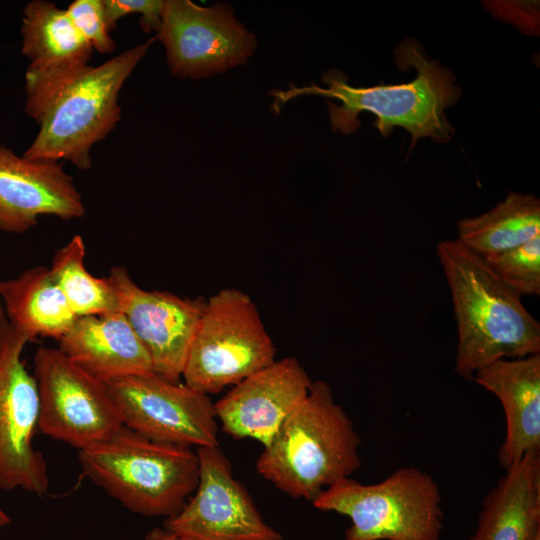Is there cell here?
<instances>
[{"label":"cell","instance_id":"obj_1","mask_svg":"<svg viewBox=\"0 0 540 540\" xmlns=\"http://www.w3.org/2000/svg\"><path fill=\"white\" fill-rule=\"evenodd\" d=\"M395 62L401 70L415 68L417 75L408 83L354 87L347 83L346 75L331 69L322 76L327 88L314 84L290 86L287 90L272 91V109L279 112L288 101L303 95H318L341 102H328L329 118L334 132L350 134L358 130V115L363 111L376 116L374 126L382 136H388L399 126L410 132L413 145L423 137L447 142L454 128L447 121L444 111L461 97L462 90L452 72L436 60H429L421 47L406 39L395 50Z\"/></svg>","mask_w":540,"mask_h":540},{"label":"cell","instance_id":"obj_2","mask_svg":"<svg viewBox=\"0 0 540 540\" xmlns=\"http://www.w3.org/2000/svg\"><path fill=\"white\" fill-rule=\"evenodd\" d=\"M156 38L134 46L99 66H86L58 79L25 84L26 114L39 131L23 156L66 160L81 170L92 167L91 149L121 119L120 90Z\"/></svg>","mask_w":540,"mask_h":540},{"label":"cell","instance_id":"obj_3","mask_svg":"<svg viewBox=\"0 0 540 540\" xmlns=\"http://www.w3.org/2000/svg\"><path fill=\"white\" fill-rule=\"evenodd\" d=\"M457 324L455 371L464 379L498 360L540 354V323L521 295L455 240L437 245Z\"/></svg>","mask_w":540,"mask_h":540},{"label":"cell","instance_id":"obj_4","mask_svg":"<svg viewBox=\"0 0 540 540\" xmlns=\"http://www.w3.org/2000/svg\"><path fill=\"white\" fill-rule=\"evenodd\" d=\"M361 438L330 386L312 381L256 462L259 475L293 497L313 501L361 466Z\"/></svg>","mask_w":540,"mask_h":540},{"label":"cell","instance_id":"obj_5","mask_svg":"<svg viewBox=\"0 0 540 540\" xmlns=\"http://www.w3.org/2000/svg\"><path fill=\"white\" fill-rule=\"evenodd\" d=\"M83 475L134 513L177 514L196 489L199 461L191 448L150 440L122 425L78 451Z\"/></svg>","mask_w":540,"mask_h":540},{"label":"cell","instance_id":"obj_6","mask_svg":"<svg viewBox=\"0 0 540 540\" xmlns=\"http://www.w3.org/2000/svg\"><path fill=\"white\" fill-rule=\"evenodd\" d=\"M312 504L350 518L345 540H440L443 529L440 488L416 467H401L375 484L342 479Z\"/></svg>","mask_w":540,"mask_h":540},{"label":"cell","instance_id":"obj_7","mask_svg":"<svg viewBox=\"0 0 540 540\" xmlns=\"http://www.w3.org/2000/svg\"><path fill=\"white\" fill-rule=\"evenodd\" d=\"M275 355L252 298L240 289L225 288L206 299L182 378L209 396L269 366Z\"/></svg>","mask_w":540,"mask_h":540},{"label":"cell","instance_id":"obj_8","mask_svg":"<svg viewBox=\"0 0 540 540\" xmlns=\"http://www.w3.org/2000/svg\"><path fill=\"white\" fill-rule=\"evenodd\" d=\"M33 365L39 395L38 430L43 434L79 451L123 425L107 384L59 348L40 347Z\"/></svg>","mask_w":540,"mask_h":540},{"label":"cell","instance_id":"obj_9","mask_svg":"<svg viewBox=\"0 0 540 540\" xmlns=\"http://www.w3.org/2000/svg\"><path fill=\"white\" fill-rule=\"evenodd\" d=\"M30 339L9 323L0 302V489L45 495L49 476L34 446L38 430L37 383L22 360Z\"/></svg>","mask_w":540,"mask_h":540},{"label":"cell","instance_id":"obj_10","mask_svg":"<svg viewBox=\"0 0 540 540\" xmlns=\"http://www.w3.org/2000/svg\"><path fill=\"white\" fill-rule=\"evenodd\" d=\"M106 384L127 428L165 444L219 446V425L208 395L155 372Z\"/></svg>","mask_w":540,"mask_h":540},{"label":"cell","instance_id":"obj_11","mask_svg":"<svg viewBox=\"0 0 540 540\" xmlns=\"http://www.w3.org/2000/svg\"><path fill=\"white\" fill-rule=\"evenodd\" d=\"M156 38L165 48L170 72L180 78L222 73L247 62L256 48L255 35L226 3L164 0Z\"/></svg>","mask_w":540,"mask_h":540},{"label":"cell","instance_id":"obj_12","mask_svg":"<svg viewBox=\"0 0 540 540\" xmlns=\"http://www.w3.org/2000/svg\"><path fill=\"white\" fill-rule=\"evenodd\" d=\"M198 483L193 496L164 528L191 540H283L268 525L247 489L233 475L219 446L197 448Z\"/></svg>","mask_w":540,"mask_h":540},{"label":"cell","instance_id":"obj_13","mask_svg":"<svg viewBox=\"0 0 540 540\" xmlns=\"http://www.w3.org/2000/svg\"><path fill=\"white\" fill-rule=\"evenodd\" d=\"M108 277L120 311L146 348L154 372L180 381L206 299L145 290L131 279L124 267L112 268Z\"/></svg>","mask_w":540,"mask_h":540},{"label":"cell","instance_id":"obj_14","mask_svg":"<svg viewBox=\"0 0 540 540\" xmlns=\"http://www.w3.org/2000/svg\"><path fill=\"white\" fill-rule=\"evenodd\" d=\"M311 384L296 358L275 360L214 403L217 421L234 439H254L264 447L306 398Z\"/></svg>","mask_w":540,"mask_h":540},{"label":"cell","instance_id":"obj_15","mask_svg":"<svg viewBox=\"0 0 540 540\" xmlns=\"http://www.w3.org/2000/svg\"><path fill=\"white\" fill-rule=\"evenodd\" d=\"M85 212L82 196L60 161L28 159L0 145V230L22 233L36 225L39 216L71 220Z\"/></svg>","mask_w":540,"mask_h":540},{"label":"cell","instance_id":"obj_16","mask_svg":"<svg viewBox=\"0 0 540 540\" xmlns=\"http://www.w3.org/2000/svg\"><path fill=\"white\" fill-rule=\"evenodd\" d=\"M473 380L500 400L505 413L500 465L508 469L528 452L540 451V354L498 360Z\"/></svg>","mask_w":540,"mask_h":540},{"label":"cell","instance_id":"obj_17","mask_svg":"<svg viewBox=\"0 0 540 540\" xmlns=\"http://www.w3.org/2000/svg\"><path fill=\"white\" fill-rule=\"evenodd\" d=\"M59 349L105 383L154 372L146 348L121 311L78 317L59 340Z\"/></svg>","mask_w":540,"mask_h":540},{"label":"cell","instance_id":"obj_18","mask_svg":"<svg viewBox=\"0 0 540 540\" xmlns=\"http://www.w3.org/2000/svg\"><path fill=\"white\" fill-rule=\"evenodd\" d=\"M21 35V53L29 59L25 82L49 81L81 70L94 52L66 10L47 0L26 4Z\"/></svg>","mask_w":540,"mask_h":540},{"label":"cell","instance_id":"obj_19","mask_svg":"<svg viewBox=\"0 0 540 540\" xmlns=\"http://www.w3.org/2000/svg\"><path fill=\"white\" fill-rule=\"evenodd\" d=\"M540 534V451L506 469L483 501L470 540H534Z\"/></svg>","mask_w":540,"mask_h":540},{"label":"cell","instance_id":"obj_20","mask_svg":"<svg viewBox=\"0 0 540 540\" xmlns=\"http://www.w3.org/2000/svg\"><path fill=\"white\" fill-rule=\"evenodd\" d=\"M0 295L9 323L31 342L38 337L59 341L78 318L47 267H33L0 281Z\"/></svg>","mask_w":540,"mask_h":540},{"label":"cell","instance_id":"obj_21","mask_svg":"<svg viewBox=\"0 0 540 540\" xmlns=\"http://www.w3.org/2000/svg\"><path fill=\"white\" fill-rule=\"evenodd\" d=\"M457 234L459 243L481 257L513 249L540 235V201L510 192L488 212L460 220Z\"/></svg>","mask_w":540,"mask_h":540},{"label":"cell","instance_id":"obj_22","mask_svg":"<svg viewBox=\"0 0 540 540\" xmlns=\"http://www.w3.org/2000/svg\"><path fill=\"white\" fill-rule=\"evenodd\" d=\"M86 248L80 235L53 256L50 274L78 317L103 315L120 311L119 301L108 276L90 274L84 264Z\"/></svg>","mask_w":540,"mask_h":540},{"label":"cell","instance_id":"obj_23","mask_svg":"<svg viewBox=\"0 0 540 540\" xmlns=\"http://www.w3.org/2000/svg\"><path fill=\"white\" fill-rule=\"evenodd\" d=\"M482 258L521 296L540 294V235L513 249Z\"/></svg>","mask_w":540,"mask_h":540},{"label":"cell","instance_id":"obj_24","mask_svg":"<svg viewBox=\"0 0 540 540\" xmlns=\"http://www.w3.org/2000/svg\"><path fill=\"white\" fill-rule=\"evenodd\" d=\"M67 15L93 51L110 54L117 48L110 36L103 0H75L66 9Z\"/></svg>","mask_w":540,"mask_h":540},{"label":"cell","instance_id":"obj_25","mask_svg":"<svg viewBox=\"0 0 540 540\" xmlns=\"http://www.w3.org/2000/svg\"><path fill=\"white\" fill-rule=\"evenodd\" d=\"M103 4L110 31L129 14L141 15L140 26L146 33L157 32L160 27L164 0H103Z\"/></svg>","mask_w":540,"mask_h":540},{"label":"cell","instance_id":"obj_26","mask_svg":"<svg viewBox=\"0 0 540 540\" xmlns=\"http://www.w3.org/2000/svg\"><path fill=\"white\" fill-rule=\"evenodd\" d=\"M145 540H191L181 537L166 528H154L145 537Z\"/></svg>","mask_w":540,"mask_h":540},{"label":"cell","instance_id":"obj_27","mask_svg":"<svg viewBox=\"0 0 540 540\" xmlns=\"http://www.w3.org/2000/svg\"><path fill=\"white\" fill-rule=\"evenodd\" d=\"M11 522L10 517L6 512L0 507V526H5Z\"/></svg>","mask_w":540,"mask_h":540},{"label":"cell","instance_id":"obj_28","mask_svg":"<svg viewBox=\"0 0 540 540\" xmlns=\"http://www.w3.org/2000/svg\"><path fill=\"white\" fill-rule=\"evenodd\" d=\"M534 540H540V534H538Z\"/></svg>","mask_w":540,"mask_h":540}]
</instances>
